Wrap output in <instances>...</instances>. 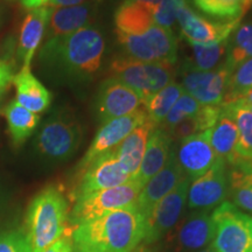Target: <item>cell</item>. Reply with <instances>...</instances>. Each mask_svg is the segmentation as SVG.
Returning <instances> with one entry per match:
<instances>
[{"label": "cell", "mask_w": 252, "mask_h": 252, "mask_svg": "<svg viewBox=\"0 0 252 252\" xmlns=\"http://www.w3.org/2000/svg\"><path fill=\"white\" fill-rule=\"evenodd\" d=\"M126 56L143 62L173 65L178 60V40L171 28L154 25L141 34H124L116 31Z\"/></svg>", "instance_id": "cell-6"}, {"label": "cell", "mask_w": 252, "mask_h": 252, "mask_svg": "<svg viewBox=\"0 0 252 252\" xmlns=\"http://www.w3.org/2000/svg\"><path fill=\"white\" fill-rule=\"evenodd\" d=\"M82 141V127L70 116L53 117L42 126L35 140L36 150L47 159L63 161L76 152Z\"/></svg>", "instance_id": "cell-8"}, {"label": "cell", "mask_w": 252, "mask_h": 252, "mask_svg": "<svg viewBox=\"0 0 252 252\" xmlns=\"http://www.w3.org/2000/svg\"><path fill=\"white\" fill-rule=\"evenodd\" d=\"M17 102L31 112L41 113L49 108L52 94L32 74L31 68H23L13 77Z\"/></svg>", "instance_id": "cell-25"}, {"label": "cell", "mask_w": 252, "mask_h": 252, "mask_svg": "<svg viewBox=\"0 0 252 252\" xmlns=\"http://www.w3.org/2000/svg\"><path fill=\"white\" fill-rule=\"evenodd\" d=\"M197 252H216V251L214 250V248L212 247V245H210V247L204 248V249H202V250H201V251H197Z\"/></svg>", "instance_id": "cell-45"}, {"label": "cell", "mask_w": 252, "mask_h": 252, "mask_svg": "<svg viewBox=\"0 0 252 252\" xmlns=\"http://www.w3.org/2000/svg\"><path fill=\"white\" fill-rule=\"evenodd\" d=\"M0 97H1V91H0Z\"/></svg>", "instance_id": "cell-48"}, {"label": "cell", "mask_w": 252, "mask_h": 252, "mask_svg": "<svg viewBox=\"0 0 252 252\" xmlns=\"http://www.w3.org/2000/svg\"><path fill=\"white\" fill-rule=\"evenodd\" d=\"M45 252H74L71 242V235L65 234L52 244Z\"/></svg>", "instance_id": "cell-38"}, {"label": "cell", "mask_w": 252, "mask_h": 252, "mask_svg": "<svg viewBox=\"0 0 252 252\" xmlns=\"http://www.w3.org/2000/svg\"><path fill=\"white\" fill-rule=\"evenodd\" d=\"M11 81H13V71L11 65L0 60V91L4 90Z\"/></svg>", "instance_id": "cell-39"}, {"label": "cell", "mask_w": 252, "mask_h": 252, "mask_svg": "<svg viewBox=\"0 0 252 252\" xmlns=\"http://www.w3.org/2000/svg\"><path fill=\"white\" fill-rule=\"evenodd\" d=\"M196 1H198V0H194V2H196Z\"/></svg>", "instance_id": "cell-47"}, {"label": "cell", "mask_w": 252, "mask_h": 252, "mask_svg": "<svg viewBox=\"0 0 252 252\" xmlns=\"http://www.w3.org/2000/svg\"><path fill=\"white\" fill-rule=\"evenodd\" d=\"M228 195V163L220 159L209 171L195 179L189 186L188 206L190 209L208 210L224 202Z\"/></svg>", "instance_id": "cell-12"}, {"label": "cell", "mask_w": 252, "mask_h": 252, "mask_svg": "<svg viewBox=\"0 0 252 252\" xmlns=\"http://www.w3.org/2000/svg\"><path fill=\"white\" fill-rule=\"evenodd\" d=\"M139 1H145V2H150L152 5H158L160 2V0H139Z\"/></svg>", "instance_id": "cell-46"}, {"label": "cell", "mask_w": 252, "mask_h": 252, "mask_svg": "<svg viewBox=\"0 0 252 252\" xmlns=\"http://www.w3.org/2000/svg\"><path fill=\"white\" fill-rule=\"evenodd\" d=\"M156 127L157 125L147 118L138 125L116 149H113L115 156L122 163L123 168L133 180L139 172L150 135Z\"/></svg>", "instance_id": "cell-20"}, {"label": "cell", "mask_w": 252, "mask_h": 252, "mask_svg": "<svg viewBox=\"0 0 252 252\" xmlns=\"http://www.w3.org/2000/svg\"><path fill=\"white\" fill-rule=\"evenodd\" d=\"M234 103H238V104H248V103H252V90L249 91L243 96L241 97V98H238L236 102Z\"/></svg>", "instance_id": "cell-42"}, {"label": "cell", "mask_w": 252, "mask_h": 252, "mask_svg": "<svg viewBox=\"0 0 252 252\" xmlns=\"http://www.w3.org/2000/svg\"><path fill=\"white\" fill-rule=\"evenodd\" d=\"M236 104H238V103H236ZM239 105H242V106H243V108L248 109L249 111L252 112V103H248V104H239Z\"/></svg>", "instance_id": "cell-44"}, {"label": "cell", "mask_w": 252, "mask_h": 252, "mask_svg": "<svg viewBox=\"0 0 252 252\" xmlns=\"http://www.w3.org/2000/svg\"><path fill=\"white\" fill-rule=\"evenodd\" d=\"M215 235V224L212 214L200 210L186 219L175 234V245L178 250L185 252L197 251L210 244Z\"/></svg>", "instance_id": "cell-18"}, {"label": "cell", "mask_w": 252, "mask_h": 252, "mask_svg": "<svg viewBox=\"0 0 252 252\" xmlns=\"http://www.w3.org/2000/svg\"><path fill=\"white\" fill-rule=\"evenodd\" d=\"M193 47L195 68L202 71H210L228 53V40L219 43H190Z\"/></svg>", "instance_id": "cell-34"}, {"label": "cell", "mask_w": 252, "mask_h": 252, "mask_svg": "<svg viewBox=\"0 0 252 252\" xmlns=\"http://www.w3.org/2000/svg\"><path fill=\"white\" fill-rule=\"evenodd\" d=\"M132 252H157V250H154L152 248H149L147 245H139V247L134 249Z\"/></svg>", "instance_id": "cell-43"}, {"label": "cell", "mask_w": 252, "mask_h": 252, "mask_svg": "<svg viewBox=\"0 0 252 252\" xmlns=\"http://www.w3.org/2000/svg\"><path fill=\"white\" fill-rule=\"evenodd\" d=\"M23 5L26 8L34 9L37 7H42V6H46L48 0H21Z\"/></svg>", "instance_id": "cell-41"}, {"label": "cell", "mask_w": 252, "mask_h": 252, "mask_svg": "<svg viewBox=\"0 0 252 252\" xmlns=\"http://www.w3.org/2000/svg\"><path fill=\"white\" fill-rule=\"evenodd\" d=\"M180 25L182 36L190 43H219L229 40L236 28L239 26V20L214 23L206 19L185 5L179 11L176 17Z\"/></svg>", "instance_id": "cell-15"}, {"label": "cell", "mask_w": 252, "mask_h": 252, "mask_svg": "<svg viewBox=\"0 0 252 252\" xmlns=\"http://www.w3.org/2000/svg\"><path fill=\"white\" fill-rule=\"evenodd\" d=\"M110 74L113 78L132 88L146 105L151 97L172 83L174 69L171 64L143 62L122 55L112 60Z\"/></svg>", "instance_id": "cell-4"}, {"label": "cell", "mask_w": 252, "mask_h": 252, "mask_svg": "<svg viewBox=\"0 0 252 252\" xmlns=\"http://www.w3.org/2000/svg\"><path fill=\"white\" fill-rule=\"evenodd\" d=\"M189 178L185 176L171 193L161 198L146 219L144 242L149 245L159 241L174 228L187 202Z\"/></svg>", "instance_id": "cell-11"}, {"label": "cell", "mask_w": 252, "mask_h": 252, "mask_svg": "<svg viewBox=\"0 0 252 252\" xmlns=\"http://www.w3.org/2000/svg\"><path fill=\"white\" fill-rule=\"evenodd\" d=\"M171 146V135L162 128H154L150 135L139 172L134 180H137L144 187L151 178H153L158 172L161 171L172 153Z\"/></svg>", "instance_id": "cell-23"}, {"label": "cell", "mask_w": 252, "mask_h": 252, "mask_svg": "<svg viewBox=\"0 0 252 252\" xmlns=\"http://www.w3.org/2000/svg\"><path fill=\"white\" fill-rule=\"evenodd\" d=\"M156 5L139 0H124L115 12L116 31L124 34H141L154 26Z\"/></svg>", "instance_id": "cell-22"}, {"label": "cell", "mask_w": 252, "mask_h": 252, "mask_svg": "<svg viewBox=\"0 0 252 252\" xmlns=\"http://www.w3.org/2000/svg\"><path fill=\"white\" fill-rule=\"evenodd\" d=\"M81 172L80 182L71 194V198L74 201L84 195L94 193L102 189L118 187L133 180L123 168L113 150L94 159L89 166L82 169Z\"/></svg>", "instance_id": "cell-10"}, {"label": "cell", "mask_w": 252, "mask_h": 252, "mask_svg": "<svg viewBox=\"0 0 252 252\" xmlns=\"http://www.w3.org/2000/svg\"><path fill=\"white\" fill-rule=\"evenodd\" d=\"M202 108V104L197 102L194 97H191L190 94L185 93L179 97V99L176 100L171 111H169L167 117L165 118L160 126V128L168 132L173 126H175L178 123H180L184 119L191 117L195 113L200 111V109Z\"/></svg>", "instance_id": "cell-35"}, {"label": "cell", "mask_w": 252, "mask_h": 252, "mask_svg": "<svg viewBox=\"0 0 252 252\" xmlns=\"http://www.w3.org/2000/svg\"><path fill=\"white\" fill-rule=\"evenodd\" d=\"M229 171V196L232 204L252 213V161L238 159Z\"/></svg>", "instance_id": "cell-26"}, {"label": "cell", "mask_w": 252, "mask_h": 252, "mask_svg": "<svg viewBox=\"0 0 252 252\" xmlns=\"http://www.w3.org/2000/svg\"><path fill=\"white\" fill-rule=\"evenodd\" d=\"M209 140L214 152L228 165L237 161L236 147L238 143V127L226 106L220 105L219 119L214 127L210 128Z\"/></svg>", "instance_id": "cell-24"}, {"label": "cell", "mask_w": 252, "mask_h": 252, "mask_svg": "<svg viewBox=\"0 0 252 252\" xmlns=\"http://www.w3.org/2000/svg\"><path fill=\"white\" fill-rule=\"evenodd\" d=\"M238 127V143L236 154L238 159L252 161V112L236 103L226 104Z\"/></svg>", "instance_id": "cell-31"}, {"label": "cell", "mask_w": 252, "mask_h": 252, "mask_svg": "<svg viewBox=\"0 0 252 252\" xmlns=\"http://www.w3.org/2000/svg\"><path fill=\"white\" fill-rule=\"evenodd\" d=\"M187 5L186 0H160L154 8V24L157 26L171 28L174 25L179 11Z\"/></svg>", "instance_id": "cell-36"}, {"label": "cell", "mask_w": 252, "mask_h": 252, "mask_svg": "<svg viewBox=\"0 0 252 252\" xmlns=\"http://www.w3.org/2000/svg\"><path fill=\"white\" fill-rule=\"evenodd\" d=\"M231 72L225 63L216 70L202 71L186 62L181 68L180 86L202 105H222Z\"/></svg>", "instance_id": "cell-9"}, {"label": "cell", "mask_w": 252, "mask_h": 252, "mask_svg": "<svg viewBox=\"0 0 252 252\" xmlns=\"http://www.w3.org/2000/svg\"><path fill=\"white\" fill-rule=\"evenodd\" d=\"M149 118L146 108H140L127 116L111 119L103 123L100 128L94 135L93 143L88 149L86 156L80 162V169H84L94 159L110 152L118 146L132 131Z\"/></svg>", "instance_id": "cell-13"}, {"label": "cell", "mask_w": 252, "mask_h": 252, "mask_svg": "<svg viewBox=\"0 0 252 252\" xmlns=\"http://www.w3.org/2000/svg\"><path fill=\"white\" fill-rule=\"evenodd\" d=\"M146 219L134 204L75 226L74 252H132L144 241Z\"/></svg>", "instance_id": "cell-2"}, {"label": "cell", "mask_w": 252, "mask_h": 252, "mask_svg": "<svg viewBox=\"0 0 252 252\" xmlns=\"http://www.w3.org/2000/svg\"><path fill=\"white\" fill-rule=\"evenodd\" d=\"M182 94L184 89L180 84L172 82L151 97L145 105L150 121H152L157 126L161 124Z\"/></svg>", "instance_id": "cell-30"}, {"label": "cell", "mask_w": 252, "mask_h": 252, "mask_svg": "<svg viewBox=\"0 0 252 252\" xmlns=\"http://www.w3.org/2000/svg\"><path fill=\"white\" fill-rule=\"evenodd\" d=\"M215 235L212 247L216 252H252V216L224 201L212 214Z\"/></svg>", "instance_id": "cell-7"}, {"label": "cell", "mask_w": 252, "mask_h": 252, "mask_svg": "<svg viewBox=\"0 0 252 252\" xmlns=\"http://www.w3.org/2000/svg\"><path fill=\"white\" fill-rule=\"evenodd\" d=\"M68 216V202L60 188L49 186L41 190L27 213V237L32 251L45 252L63 235H71Z\"/></svg>", "instance_id": "cell-3"}, {"label": "cell", "mask_w": 252, "mask_h": 252, "mask_svg": "<svg viewBox=\"0 0 252 252\" xmlns=\"http://www.w3.org/2000/svg\"><path fill=\"white\" fill-rule=\"evenodd\" d=\"M0 252H33L27 235L23 232H8L0 236Z\"/></svg>", "instance_id": "cell-37"}, {"label": "cell", "mask_w": 252, "mask_h": 252, "mask_svg": "<svg viewBox=\"0 0 252 252\" xmlns=\"http://www.w3.org/2000/svg\"><path fill=\"white\" fill-rule=\"evenodd\" d=\"M250 90H252V59L242 62L231 72L222 105L236 102Z\"/></svg>", "instance_id": "cell-33"}, {"label": "cell", "mask_w": 252, "mask_h": 252, "mask_svg": "<svg viewBox=\"0 0 252 252\" xmlns=\"http://www.w3.org/2000/svg\"><path fill=\"white\" fill-rule=\"evenodd\" d=\"M2 113L7 122L9 134L15 145L23 144L28 137H31L40 122L37 113L25 109L17 100L9 103Z\"/></svg>", "instance_id": "cell-27"}, {"label": "cell", "mask_w": 252, "mask_h": 252, "mask_svg": "<svg viewBox=\"0 0 252 252\" xmlns=\"http://www.w3.org/2000/svg\"><path fill=\"white\" fill-rule=\"evenodd\" d=\"M91 1H96V0H48L46 6H49V7H69V6H77Z\"/></svg>", "instance_id": "cell-40"}, {"label": "cell", "mask_w": 252, "mask_h": 252, "mask_svg": "<svg viewBox=\"0 0 252 252\" xmlns=\"http://www.w3.org/2000/svg\"><path fill=\"white\" fill-rule=\"evenodd\" d=\"M145 108L144 100L132 88L110 77L100 84L96 97V113L102 123L127 116Z\"/></svg>", "instance_id": "cell-14"}, {"label": "cell", "mask_w": 252, "mask_h": 252, "mask_svg": "<svg viewBox=\"0 0 252 252\" xmlns=\"http://www.w3.org/2000/svg\"><path fill=\"white\" fill-rule=\"evenodd\" d=\"M141 188L143 186L137 180H131L118 187L102 189L76 198L68 216L69 226L74 229L82 223L98 219L113 210L132 206L137 202Z\"/></svg>", "instance_id": "cell-5"}, {"label": "cell", "mask_w": 252, "mask_h": 252, "mask_svg": "<svg viewBox=\"0 0 252 252\" xmlns=\"http://www.w3.org/2000/svg\"><path fill=\"white\" fill-rule=\"evenodd\" d=\"M209 135L210 130H207L181 140L176 159L189 180L203 175L220 159L214 152Z\"/></svg>", "instance_id": "cell-16"}, {"label": "cell", "mask_w": 252, "mask_h": 252, "mask_svg": "<svg viewBox=\"0 0 252 252\" xmlns=\"http://www.w3.org/2000/svg\"><path fill=\"white\" fill-rule=\"evenodd\" d=\"M220 112V105H202L200 111L195 113L191 117H188L178 123L167 133L173 139H185L190 135L201 133L214 127L219 119Z\"/></svg>", "instance_id": "cell-28"}, {"label": "cell", "mask_w": 252, "mask_h": 252, "mask_svg": "<svg viewBox=\"0 0 252 252\" xmlns=\"http://www.w3.org/2000/svg\"><path fill=\"white\" fill-rule=\"evenodd\" d=\"M252 59V23L241 25L228 40L225 64L232 71L242 62Z\"/></svg>", "instance_id": "cell-29"}, {"label": "cell", "mask_w": 252, "mask_h": 252, "mask_svg": "<svg viewBox=\"0 0 252 252\" xmlns=\"http://www.w3.org/2000/svg\"><path fill=\"white\" fill-rule=\"evenodd\" d=\"M204 13L225 20H241L252 6V0H198L195 2Z\"/></svg>", "instance_id": "cell-32"}, {"label": "cell", "mask_w": 252, "mask_h": 252, "mask_svg": "<svg viewBox=\"0 0 252 252\" xmlns=\"http://www.w3.org/2000/svg\"><path fill=\"white\" fill-rule=\"evenodd\" d=\"M185 176L175 153L172 152L163 168L145 184L138 195L135 206L145 219L149 217L156 204L171 193Z\"/></svg>", "instance_id": "cell-17"}, {"label": "cell", "mask_w": 252, "mask_h": 252, "mask_svg": "<svg viewBox=\"0 0 252 252\" xmlns=\"http://www.w3.org/2000/svg\"><path fill=\"white\" fill-rule=\"evenodd\" d=\"M96 2H86L69 7H50L48 20V39L65 36L90 26L96 15Z\"/></svg>", "instance_id": "cell-19"}, {"label": "cell", "mask_w": 252, "mask_h": 252, "mask_svg": "<svg viewBox=\"0 0 252 252\" xmlns=\"http://www.w3.org/2000/svg\"><path fill=\"white\" fill-rule=\"evenodd\" d=\"M105 42L98 28L87 26L65 36L48 39L40 61L65 81H88L99 70Z\"/></svg>", "instance_id": "cell-1"}, {"label": "cell", "mask_w": 252, "mask_h": 252, "mask_svg": "<svg viewBox=\"0 0 252 252\" xmlns=\"http://www.w3.org/2000/svg\"><path fill=\"white\" fill-rule=\"evenodd\" d=\"M50 15L49 6L31 9L24 19L19 36L18 56L24 63L23 68H31V62L45 35Z\"/></svg>", "instance_id": "cell-21"}]
</instances>
